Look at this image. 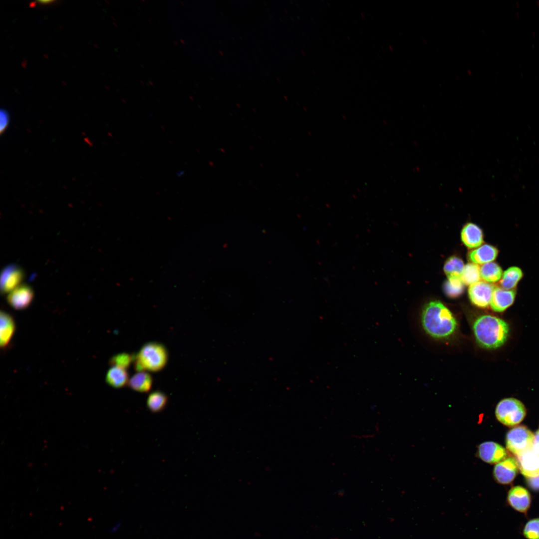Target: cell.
<instances>
[{"label":"cell","mask_w":539,"mask_h":539,"mask_svg":"<svg viewBox=\"0 0 539 539\" xmlns=\"http://www.w3.org/2000/svg\"><path fill=\"white\" fill-rule=\"evenodd\" d=\"M523 534L527 539H539V517L528 521L524 527Z\"/></svg>","instance_id":"d4e9b609"},{"label":"cell","mask_w":539,"mask_h":539,"mask_svg":"<svg viewBox=\"0 0 539 539\" xmlns=\"http://www.w3.org/2000/svg\"><path fill=\"white\" fill-rule=\"evenodd\" d=\"M502 274V268L494 262L486 263L480 267L481 277L488 282L498 281L501 279Z\"/></svg>","instance_id":"44dd1931"},{"label":"cell","mask_w":539,"mask_h":539,"mask_svg":"<svg viewBox=\"0 0 539 539\" xmlns=\"http://www.w3.org/2000/svg\"><path fill=\"white\" fill-rule=\"evenodd\" d=\"M507 502L516 511L526 514L531 507V496L526 488L519 486H515L509 491Z\"/></svg>","instance_id":"30bf717a"},{"label":"cell","mask_w":539,"mask_h":539,"mask_svg":"<svg viewBox=\"0 0 539 539\" xmlns=\"http://www.w3.org/2000/svg\"><path fill=\"white\" fill-rule=\"evenodd\" d=\"M33 296V291L31 287L25 284L20 285L9 293L7 301L12 308L21 310L30 305Z\"/></svg>","instance_id":"8fae6325"},{"label":"cell","mask_w":539,"mask_h":539,"mask_svg":"<svg viewBox=\"0 0 539 539\" xmlns=\"http://www.w3.org/2000/svg\"><path fill=\"white\" fill-rule=\"evenodd\" d=\"M461 237L464 244L470 249L479 247L484 242L482 229L472 223H467L464 226Z\"/></svg>","instance_id":"5bb4252c"},{"label":"cell","mask_w":539,"mask_h":539,"mask_svg":"<svg viewBox=\"0 0 539 539\" xmlns=\"http://www.w3.org/2000/svg\"><path fill=\"white\" fill-rule=\"evenodd\" d=\"M480 267L478 264L469 263L464 267L461 279L465 285H471L479 281Z\"/></svg>","instance_id":"603a6c76"},{"label":"cell","mask_w":539,"mask_h":539,"mask_svg":"<svg viewBox=\"0 0 539 539\" xmlns=\"http://www.w3.org/2000/svg\"><path fill=\"white\" fill-rule=\"evenodd\" d=\"M523 275L521 269L517 267H510L504 271L500 284L505 289H512L517 286Z\"/></svg>","instance_id":"ffe728a7"},{"label":"cell","mask_w":539,"mask_h":539,"mask_svg":"<svg viewBox=\"0 0 539 539\" xmlns=\"http://www.w3.org/2000/svg\"><path fill=\"white\" fill-rule=\"evenodd\" d=\"M515 296L513 289L495 287L490 303L492 309L496 312L505 311L514 303Z\"/></svg>","instance_id":"4fadbf2b"},{"label":"cell","mask_w":539,"mask_h":539,"mask_svg":"<svg viewBox=\"0 0 539 539\" xmlns=\"http://www.w3.org/2000/svg\"><path fill=\"white\" fill-rule=\"evenodd\" d=\"M152 382L153 379L151 375L144 371L134 374L129 380L128 385L134 391L146 393L151 390Z\"/></svg>","instance_id":"ac0fdd59"},{"label":"cell","mask_w":539,"mask_h":539,"mask_svg":"<svg viewBox=\"0 0 539 539\" xmlns=\"http://www.w3.org/2000/svg\"><path fill=\"white\" fill-rule=\"evenodd\" d=\"M477 455L484 462L497 464L507 458V452L500 444L492 441L485 442L479 445Z\"/></svg>","instance_id":"52a82bcc"},{"label":"cell","mask_w":539,"mask_h":539,"mask_svg":"<svg viewBox=\"0 0 539 539\" xmlns=\"http://www.w3.org/2000/svg\"><path fill=\"white\" fill-rule=\"evenodd\" d=\"M464 285L461 278H448L444 284V291L448 297L456 298L463 293Z\"/></svg>","instance_id":"cb8c5ba5"},{"label":"cell","mask_w":539,"mask_h":539,"mask_svg":"<svg viewBox=\"0 0 539 539\" xmlns=\"http://www.w3.org/2000/svg\"><path fill=\"white\" fill-rule=\"evenodd\" d=\"M23 277V271L17 266L10 265L5 267L0 274L1 292L9 293L20 285Z\"/></svg>","instance_id":"9c48e42d"},{"label":"cell","mask_w":539,"mask_h":539,"mask_svg":"<svg viewBox=\"0 0 539 539\" xmlns=\"http://www.w3.org/2000/svg\"><path fill=\"white\" fill-rule=\"evenodd\" d=\"M0 132H2L7 127L8 121L9 117L7 112L4 110H1L0 112Z\"/></svg>","instance_id":"4316f807"},{"label":"cell","mask_w":539,"mask_h":539,"mask_svg":"<svg viewBox=\"0 0 539 539\" xmlns=\"http://www.w3.org/2000/svg\"><path fill=\"white\" fill-rule=\"evenodd\" d=\"M495 287L494 285L483 281L470 285L468 295L472 303L480 308L488 307L490 304Z\"/></svg>","instance_id":"8992f818"},{"label":"cell","mask_w":539,"mask_h":539,"mask_svg":"<svg viewBox=\"0 0 539 539\" xmlns=\"http://www.w3.org/2000/svg\"><path fill=\"white\" fill-rule=\"evenodd\" d=\"M134 356L126 353H122L113 356L110 360L112 366H116L125 369L128 368L134 360Z\"/></svg>","instance_id":"484cf974"},{"label":"cell","mask_w":539,"mask_h":539,"mask_svg":"<svg viewBox=\"0 0 539 539\" xmlns=\"http://www.w3.org/2000/svg\"><path fill=\"white\" fill-rule=\"evenodd\" d=\"M134 368L138 372L148 370L156 372L166 365L168 353L162 344L150 342L144 345L138 353L134 356Z\"/></svg>","instance_id":"3957f363"},{"label":"cell","mask_w":539,"mask_h":539,"mask_svg":"<svg viewBox=\"0 0 539 539\" xmlns=\"http://www.w3.org/2000/svg\"><path fill=\"white\" fill-rule=\"evenodd\" d=\"M498 254V250L495 247L485 244L471 251L468 254V258L473 263L485 264L492 262Z\"/></svg>","instance_id":"9a60e30c"},{"label":"cell","mask_w":539,"mask_h":539,"mask_svg":"<svg viewBox=\"0 0 539 539\" xmlns=\"http://www.w3.org/2000/svg\"><path fill=\"white\" fill-rule=\"evenodd\" d=\"M532 450L539 456V429L534 435Z\"/></svg>","instance_id":"f1b7e54d"},{"label":"cell","mask_w":539,"mask_h":539,"mask_svg":"<svg viewBox=\"0 0 539 539\" xmlns=\"http://www.w3.org/2000/svg\"><path fill=\"white\" fill-rule=\"evenodd\" d=\"M518 468L516 459L512 457L506 458L495 465L493 470L494 479L500 484H509L516 477Z\"/></svg>","instance_id":"ba28073f"},{"label":"cell","mask_w":539,"mask_h":539,"mask_svg":"<svg viewBox=\"0 0 539 539\" xmlns=\"http://www.w3.org/2000/svg\"><path fill=\"white\" fill-rule=\"evenodd\" d=\"M516 460L521 473L527 478L539 476V456L532 449L519 456Z\"/></svg>","instance_id":"7c38bea8"},{"label":"cell","mask_w":539,"mask_h":539,"mask_svg":"<svg viewBox=\"0 0 539 539\" xmlns=\"http://www.w3.org/2000/svg\"><path fill=\"white\" fill-rule=\"evenodd\" d=\"M528 485L534 491H539V476L536 477L527 478Z\"/></svg>","instance_id":"83f0119b"},{"label":"cell","mask_w":539,"mask_h":539,"mask_svg":"<svg viewBox=\"0 0 539 539\" xmlns=\"http://www.w3.org/2000/svg\"><path fill=\"white\" fill-rule=\"evenodd\" d=\"M53 1H53V0H40V1H38V2H39V4H48L49 3H51V2H53Z\"/></svg>","instance_id":"f546056e"},{"label":"cell","mask_w":539,"mask_h":539,"mask_svg":"<svg viewBox=\"0 0 539 539\" xmlns=\"http://www.w3.org/2000/svg\"><path fill=\"white\" fill-rule=\"evenodd\" d=\"M526 414L524 404L513 398H505L497 404L495 415L498 420L507 426H514L521 423Z\"/></svg>","instance_id":"277c9868"},{"label":"cell","mask_w":539,"mask_h":539,"mask_svg":"<svg viewBox=\"0 0 539 539\" xmlns=\"http://www.w3.org/2000/svg\"><path fill=\"white\" fill-rule=\"evenodd\" d=\"M0 345L6 347L9 343L15 331V325L13 319L8 313L0 312Z\"/></svg>","instance_id":"2e32d148"},{"label":"cell","mask_w":539,"mask_h":539,"mask_svg":"<svg viewBox=\"0 0 539 539\" xmlns=\"http://www.w3.org/2000/svg\"><path fill=\"white\" fill-rule=\"evenodd\" d=\"M425 331L435 338H445L453 334L457 321L451 311L439 301H432L424 307L421 315Z\"/></svg>","instance_id":"6da1fadb"},{"label":"cell","mask_w":539,"mask_h":539,"mask_svg":"<svg viewBox=\"0 0 539 539\" xmlns=\"http://www.w3.org/2000/svg\"><path fill=\"white\" fill-rule=\"evenodd\" d=\"M129 380L126 369L116 366H112L108 370L105 377L107 383L115 388L125 386L128 384Z\"/></svg>","instance_id":"e0dca14e"},{"label":"cell","mask_w":539,"mask_h":539,"mask_svg":"<svg viewBox=\"0 0 539 539\" xmlns=\"http://www.w3.org/2000/svg\"><path fill=\"white\" fill-rule=\"evenodd\" d=\"M464 267L462 260L453 256L449 257L445 262L444 271L448 278H461Z\"/></svg>","instance_id":"d6986e66"},{"label":"cell","mask_w":539,"mask_h":539,"mask_svg":"<svg viewBox=\"0 0 539 539\" xmlns=\"http://www.w3.org/2000/svg\"><path fill=\"white\" fill-rule=\"evenodd\" d=\"M473 328L477 342L488 349H495L503 345L509 333V326L505 321L488 314L478 317Z\"/></svg>","instance_id":"7a4b0ae2"},{"label":"cell","mask_w":539,"mask_h":539,"mask_svg":"<svg viewBox=\"0 0 539 539\" xmlns=\"http://www.w3.org/2000/svg\"><path fill=\"white\" fill-rule=\"evenodd\" d=\"M168 403V397L163 392L154 391L148 397L147 406L150 411L158 413L163 411Z\"/></svg>","instance_id":"7402d4cb"},{"label":"cell","mask_w":539,"mask_h":539,"mask_svg":"<svg viewBox=\"0 0 539 539\" xmlns=\"http://www.w3.org/2000/svg\"><path fill=\"white\" fill-rule=\"evenodd\" d=\"M534 438V434L526 427H515L507 434V448L513 454L519 456L533 449Z\"/></svg>","instance_id":"5b68a950"}]
</instances>
